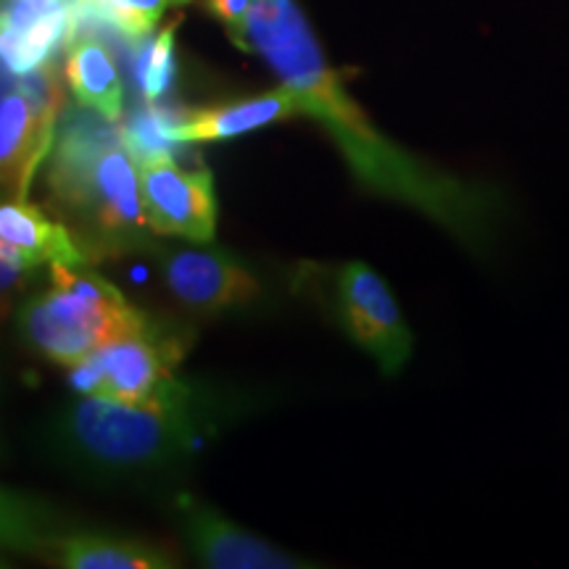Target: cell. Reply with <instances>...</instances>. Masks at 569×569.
Segmentation results:
<instances>
[{"mask_svg": "<svg viewBox=\"0 0 569 569\" xmlns=\"http://www.w3.org/2000/svg\"><path fill=\"white\" fill-rule=\"evenodd\" d=\"M169 3L172 0H111L109 13L113 30L130 46L132 42H142L153 32V27L159 24Z\"/></svg>", "mask_w": 569, "mask_h": 569, "instance_id": "16", "label": "cell"}, {"mask_svg": "<svg viewBox=\"0 0 569 569\" xmlns=\"http://www.w3.org/2000/svg\"><path fill=\"white\" fill-rule=\"evenodd\" d=\"M174 3H190V0H174Z\"/></svg>", "mask_w": 569, "mask_h": 569, "instance_id": "20", "label": "cell"}, {"mask_svg": "<svg viewBox=\"0 0 569 569\" xmlns=\"http://www.w3.org/2000/svg\"><path fill=\"white\" fill-rule=\"evenodd\" d=\"M30 269L21 264V259L0 240V303H6L17 290L24 288Z\"/></svg>", "mask_w": 569, "mask_h": 569, "instance_id": "18", "label": "cell"}, {"mask_svg": "<svg viewBox=\"0 0 569 569\" xmlns=\"http://www.w3.org/2000/svg\"><path fill=\"white\" fill-rule=\"evenodd\" d=\"M11 74H13V71L6 67L3 59H0V98L9 96V92L17 90V80H13Z\"/></svg>", "mask_w": 569, "mask_h": 569, "instance_id": "19", "label": "cell"}, {"mask_svg": "<svg viewBox=\"0 0 569 569\" xmlns=\"http://www.w3.org/2000/svg\"><path fill=\"white\" fill-rule=\"evenodd\" d=\"M190 551L203 567L213 569H303L309 561L277 549L269 540L253 536L213 511L193 496L182 493L174 501Z\"/></svg>", "mask_w": 569, "mask_h": 569, "instance_id": "9", "label": "cell"}, {"mask_svg": "<svg viewBox=\"0 0 569 569\" xmlns=\"http://www.w3.org/2000/svg\"><path fill=\"white\" fill-rule=\"evenodd\" d=\"M222 417L224 407L211 393L172 380L140 403L80 398L53 419L48 443L56 459L84 478H146L182 465Z\"/></svg>", "mask_w": 569, "mask_h": 569, "instance_id": "2", "label": "cell"}, {"mask_svg": "<svg viewBox=\"0 0 569 569\" xmlns=\"http://www.w3.org/2000/svg\"><path fill=\"white\" fill-rule=\"evenodd\" d=\"M253 0H206V11L217 21H222L227 34L240 51H246V21Z\"/></svg>", "mask_w": 569, "mask_h": 569, "instance_id": "17", "label": "cell"}, {"mask_svg": "<svg viewBox=\"0 0 569 569\" xmlns=\"http://www.w3.org/2000/svg\"><path fill=\"white\" fill-rule=\"evenodd\" d=\"M332 306L346 336L372 356L382 375L393 377L407 367L415 351V336L388 282L372 267L365 261H346L338 267L332 277Z\"/></svg>", "mask_w": 569, "mask_h": 569, "instance_id": "6", "label": "cell"}, {"mask_svg": "<svg viewBox=\"0 0 569 569\" xmlns=\"http://www.w3.org/2000/svg\"><path fill=\"white\" fill-rule=\"evenodd\" d=\"M177 27H180V19L169 21L148 46H142L138 59H134V80H138V88L148 103L161 101L174 80Z\"/></svg>", "mask_w": 569, "mask_h": 569, "instance_id": "15", "label": "cell"}, {"mask_svg": "<svg viewBox=\"0 0 569 569\" xmlns=\"http://www.w3.org/2000/svg\"><path fill=\"white\" fill-rule=\"evenodd\" d=\"M301 113L296 96L284 84L240 101L206 106V109L180 111L169 117V134L177 142H219L256 132L261 127L284 122Z\"/></svg>", "mask_w": 569, "mask_h": 569, "instance_id": "11", "label": "cell"}, {"mask_svg": "<svg viewBox=\"0 0 569 569\" xmlns=\"http://www.w3.org/2000/svg\"><path fill=\"white\" fill-rule=\"evenodd\" d=\"M67 51L63 77L77 103L119 122L124 113V82L109 48L98 38H80Z\"/></svg>", "mask_w": 569, "mask_h": 569, "instance_id": "14", "label": "cell"}, {"mask_svg": "<svg viewBox=\"0 0 569 569\" xmlns=\"http://www.w3.org/2000/svg\"><path fill=\"white\" fill-rule=\"evenodd\" d=\"M0 240L30 272L42 264H88V256L69 227L48 219L40 206L27 198L9 196L0 203Z\"/></svg>", "mask_w": 569, "mask_h": 569, "instance_id": "12", "label": "cell"}, {"mask_svg": "<svg viewBox=\"0 0 569 569\" xmlns=\"http://www.w3.org/2000/svg\"><path fill=\"white\" fill-rule=\"evenodd\" d=\"M246 51L259 53L280 84L293 92L301 113L325 127L361 188L419 211L472 253H486L493 246L503 222L501 193L493 184L419 159L377 130L327 63L296 0H253Z\"/></svg>", "mask_w": 569, "mask_h": 569, "instance_id": "1", "label": "cell"}, {"mask_svg": "<svg viewBox=\"0 0 569 569\" xmlns=\"http://www.w3.org/2000/svg\"><path fill=\"white\" fill-rule=\"evenodd\" d=\"M0 13H3V9H0Z\"/></svg>", "mask_w": 569, "mask_h": 569, "instance_id": "21", "label": "cell"}, {"mask_svg": "<svg viewBox=\"0 0 569 569\" xmlns=\"http://www.w3.org/2000/svg\"><path fill=\"white\" fill-rule=\"evenodd\" d=\"M53 284L19 309L17 327L32 351L53 365L77 367L111 340L148 322L122 290L88 264H51Z\"/></svg>", "mask_w": 569, "mask_h": 569, "instance_id": "4", "label": "cell"}, {"mask_svg": "<svg viewBox=\"0 0 569 569\" xmlns=\"http://www.w3.org/2000/svg\"><path fill=\"white\" fill-rule=\"evenodd\" d=\"M169 293L198 315H222L253 303L261 284L251 269L230 253L211 248H177L163 256Z\"/></svg>", "mask_w": 569, "mask_h": 569, "instance_id": "8", "label": "cell"}, {"mask_svg": "<svg viewBox=\"0 0 569 569\" xmlns=\"http://www.w3.org/2000/svg\"><path fill=\"white\" fill-rule=\"evenodd\" d=\"M184 356L180 332L148 319L140 330L111 340L71 367V386L84 396L140 403L174 380Z\"/></svg>", "mask_w": 569, "mask_h": 569, "instance_id": "5", "label": "cell"}, {"mask_svg": "<svg viewBox=\"0 0 569 569\" xmlns=\"http://www.w3.org/2000/svg\"><path fill=\"white\" fill-rule=\"evenodd\" d=\"M48 184L88 261L148 243L138 161L119 122L84 106L63 109L48 153Z\"/></svg>", "mask_w": 569, "mask_h": 569, "instance_id": "3", "label": "cell"}, {"mask_svg": "<svg viewBox=\"0 0 569 569\" xmlns=\"http://www.w3.org/2000/svg\"><path fill=\"white\" fill-rule=\"evenodd\" d=\"M51 557L67 569H169L180 565V559L159 543L111 532H63Z\"/></svg>", "mask_w": 569, "mask_h": 569, "instance_id": "13", "label": "cell"}, {"mask_svg": "<svg viewBox=\"0 0 569 569\" xmlns=\"http://www.w3.org/2000/svg\"><path fill=\"white\" fill-rule=\"evenodd\" d=\"M59 119L46 117L19 90L0 98V190L27 198L34 172L51 153Z\"/></svg>", "mask_w": 569, "mask_h": 569, "instance_id": "10", "label": "cell"}, {"mask_svg": "<svg viewBox=\"0 0 569 569\" xmlns=\"http://www.w3.org/2000/svg\"><path fill=\"white\" fill-rule=\"evenodd\" d=\"M146 222L156 234H172L190 243L217 238V193L209 169H182L172 156L138 163Z\"/></svg>", "mask_w": 569, "mask_h": 569, "instance_id": "7", "label": "cell"}]
</instances>
